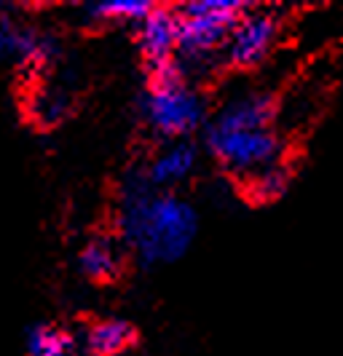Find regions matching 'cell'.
Returning <instances> with one entry per match:
<instances>
[{"label":"cell","mask_w":343,"mask_h":356,"mask_svg":"<svg viewBox=\"0 0 343 356\" xmlns=\"http://www.w3.org/2000/svg\"><path fill=\"white\" fill-rule=\"evenodd\" d=\"M137 51L145 72L163 70L177 65V8L175 6H153L150 14L134 27Z\"/></svg>","instance_id":"52a82bcc"},{"label":"cell","mask_w":343,"mask_h":356,"mask_svg":"<svg viewBox=\"0 0 343 356\" xmlns=\"http://www.w3.org/2000/svg\"><path fill=\"white\" fill-rule=\"evenodd\" d=\"M137 346V327L121 316L91 321L81 335V348L89 356H121Z\"/></svg>","instance_id":"30bf717a"},{"label":"cell","mask_w":343,"mask_h":356,"mask_svg":"<svg viewBox=\"0 0 343 356\" xmlns=\"http://www.w3.org/2000/svg\"><path fill=\"white\" fill-rule=\"evenodd\" d=\"M289 185H292V169L285 161V163H276L271 169L255 175L253 179H247L241 185V191H244L247 201H253L257 207H266V204H273V201H279L285 196L289 191Z\"/></svg>","instance_id":"5bb4252c"},{"label":"cell","mask_w":343,"mask_h":356,"mask_svg":"<svg viewBox=\"0 0 343 356\" xmlns=\"http://www.w3.org/2000/svg\"><path fill=\"white\" fill-rule=\"evenodd\" d=\"M153 3L143 0H110V3H91L78 8V24L89 30H102V27H124L131 24L137 27L147 14Z\"/></svg>","instance_id":"7c38bea8"},{"label":"cell","mask_w":343,"mask_h":356,"mask_svg":"<svg viewBox=\"0 0 343 356\" xmlns=\"http://www.w3.org/2000/svg\"><path fill=\"white\" fill-rule=\"evenodd\" d=\"M201 140L207 156L225 175L239 179V185L287 161V143L279 131V105L263 89L228 94L212 110Z\"/></svg>","instance_id":"7a4b0ae2"},{"label":"cell","mask_w":343,"mask_h":356,"mask_svg":"<svg viewBox=\"0 0 343 356\" xmlns=\"http://www.w3.org/2000/svg\"><path fill=\"white\" fill-rule=\"evenodd\" d=\"M253 3L239 0H191L177 8V65L185 75L223 67V49L236 22Z\"/></svg>","instance_id":"277c9868"},{"label":"cell","mask_w":343,"mask_h":356,"mask_svg":"<svg viewBox=\"0 0 343 356\" xmlns=\"http://www.w3.org/2000/svg\"><path fill=\"white\" fill-rule=\"evenodd\" d=\"M24 351L27 356H81V338L59 324H33L24 332Z\"/></svg>","instance_id":"4fadbf2b"},{"label":"cell","mask_w":343,"mask_h":356,"mask_svg":"<svg viewBox=\"0 0 343 356\" xmlns=\"http://www.w3.org/2000/svg\"><path fill=\"white\" fill-rule=\"evenodd\" d=\"M127 260V252L115 236L97 233L78 250L75 266H78V273L83 279H89L94 284H110V282H118Z\"/></svg>","instance_id":"9c48e42d"},{"label":"cell","mask_w":343,"mask_h":356,"mask_svg":"<svg viewBox=\"0 0 343 356\" xmlns=\"http://www.w3.org/2000/svg\"><path fill=\"white\" fill-rule=\"evenodd\" d=\"M282 35V14L266 6H250V11L236 22L223 49V67L236 72H250L260 67Z\"/></svg>","instance_id":"8992f818"},{"label":"cell","mask_w":343,"mask_h":356,"mask_svg":"<svg viewBox=\"0 0 343 356\" xmlns=\"http://www.w3.org/2000/svg\"><path fill=\"white\" fill-rule=\"evenodd\" d=\"M72 110V94L65 83L56 81H38L27 97V115L40 129H54L67 121Z\"/></svg>","instance_id":"8fae6325"},{"label":"cell","mask_w":343,"mask_h":356,"mask_svg":"<svg viewBox=\"0 0 343 356\" xmlns=\"http://www.w3.org/2000/svg\"><path fill=\"white\" fill-rule=\"evenodd\" d=\"M199 209L177 191H156L140 166L121 179L115 198V238L143 270L175 266L196 244Z\"/></svg>","instance_id":"6da1fadb"},{"label":"cell","mask_w":343,"mask_h":356,"mask_svg":"<svg viewBox=\"0 0 343 356\" xmlns=\"http://www.w3.org/2000/svg\"><path fill=\"white\" fill-rule=\"evenodd\" d=\"M212 107L207 94L180 65L147 72V86L137 99V118L156 143L193 140L207 129Z\"/></svg>","instance_id":"3957f363"},{"label":"cell","mask_w":343,"mask_h":356,"mask_svg":"<svg viewBox=\"0 0 343 356\" xmlns=\"http://www.w3.org/2000/svg\"><path fill=\"white\" fill-rule=\"evenodd\" d=\"M62 59V43L51 33L27 24L14 8L0 3V62H11L33 78L49 75Z\"/></svg>","instance_id":"5b68a950"},{"label":"cell","mask_w":343,"mask_h":356,"mask_svg":"<svg viewBox=\"0 0 343 356\" xmlns=\"http://www.w3.org/2000/svg\"><path fill=\"white\" fill-rule=\"evenodd\" d=\"M201 150L193 140H177V143H161L145 159L140 166L145 182L156 191H177L199 169Z\"/></svg>","instance_id":"ba28073f"}]
</instances>
